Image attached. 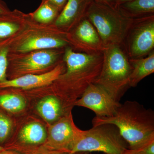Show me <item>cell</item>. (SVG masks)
<instances>
[{
	"mask_svg": "<svg viewBox=\"0 0 154 154\" xmlns=\"http://www.w3.org/2000/svg\"><path fill=\"white\" fill-rule=\"evenodd\" d=\"M59 10L46 0H42L40 5L36 11L30 14V17L36 22L48 23L56 19Z\"/></svg>",
	"mask_w": 154,
	"mask_h": 154,
	"instance_id": "ffe728a7",
	"label": "cell"
},
{
	"mask_svg": "<svg viewBox=\"0 0 154 154\" xmlns=\"http://www.w3.org/2000/svg\"><path fill=\"white\" fill-rule=\"evenodd\" d=\"M130 150L135 154H154V140L138 149Z\"/></svg>",
	"mask_w": 154,
	"mask_h": 154,
	"instance_id": "603a6c76",
	"label": "cell"
},
{
	"mask_svg": "<svg viewBox=\"0 0 154 154\" xmlns=\"http://www.w3.org/2000/svg\"><path fill=\"white\" fill-rule=\"evenodd\" d=\"M135 154L133 152H131V151L129 149H127L126 150V151L124 153V154Z\"/></svg>",
	"mask_w": 154,
	"mask_h": 154,
	"instance_id": "f546056e",
	"label": "cell"
},
{
	"mask_svg": "<svg viewBox=\"0 0 154 154\" xmlns=\"http://www.w3.org/2000/svg\"><path fill=\"white\" fill-rule=\"evenodd\" d=\"M91 1L96 3L115 5V0H91Z\"/></svg>",
	"mask_w": 154,
	"mask_h": 154,
	"instance_id": "4316f807",
	"label": "cell"
},
{
	"mask_svg": "<svg viewBox=\"0 0 154 154\" xmlns=\"http://www.w3.org/2000/svg\"><path fill=\"white\" fill-rule=\"evenodd\" d=\"M85 17L94 25L105 47L120 44L132 27L133 19L115 5L92 2Z\"/></svg>",
	"mask_w": 154,
	"mask_h": 154,
	"instance_id": "3957f363",
	"label": "cell"
},
{
	"mask_svg": "<svg viewBox=\"0 0 154 154\" xmlns=\"http://www.w3.org/2000/svg\"><path fill=\"white\" fill-rule=\"evenodd\" d=\"M129 62L131 67L129 87H136L144 78L154 72L153 52L144 58L132 59Z\"/></svg>",
	"mask_w": 154,
	"mask_h": 154,
	"instance_id": "5bb4252c",
	"label": "cell"
},
{
	"mask_svg": "<svg viewBox=\"0 0 154 154\" xmlns=\"http://www.w3.org/2000/svg\"><path fill=\"white\" fill-rule=\"evenodd\" d=\"M93 126L113 124L117 127L120 134L129 146L136 150L154 140V112L139 102L127 101L121 104L112 116H95Z\"/></svg>",
	"mask_w": 154,
	"mask_h": 154,
	"instance_id": "7a4b0ae2",
	"label": "cell"
},
{
	"mask_svg": "<svg viewBox=\"0 0 154 154\" xmlns=\"http://www.w3.org/2000/svg\"><path fill=\"white\" fill-rule=\"evenodd\" d=\"M5 149H4V148L2 146H1L0 145V152L4 150Z\"/></svg>",
	"mask_w": 154,
	"mask_h": 154,
	"instance_id": "4dcf8cb0",
	"label": "cell"
},
{
	"mask_svg": "<svg viewBox=\"0 0 154 154\" xmlns=\"http://www.w3.org/2000/svg\"><path fill=\"white\" fill-rule=\"evenodd\" d=\"M26 106L25 98L19 94H11L7 88H0V108L6 112L18 113Z\"/></svg>",
	"mask_w": 154,
	"mask_h": 154,
	"instance_id": "d6986e66",
	"label": "cell"
},
{
	"mask_svg": "<svg viewBox=\"0 0 154 154\" xmlns=\"http://www.w3.org/2000/svg\"><path fill=\"white\" fill-rule=\"evenodd\" d=\"M120 104L105 88L94 83L87 88L74 106L88 108L96 117H110L115 114Z\"/></svg>",
	"mask_w": 154,
	"mask_h": 154,
	"instance_id": "52a82bcc",
	"label": "cell"
},
{
	"mask_svg": "<svg viewBox=\"0 0 154 154\" xmlns=\"http://www.w3.org/2000/svg\"><path fill=\"white\" fill-rule=\"evenodd\" d=\"M102 52V70L94 83L105 88L119 102L129 87L131 66L118 45L106 46Z\"/></svg>",
	"mask_w": 154,
	"mask_h": 154,
	"instance_id": "5b68a950",
	"label": "cell"
},
{
	"mask_svg": "<svg viewBox=\"0 0 154 154\" xmlns=\"http://www.w3.org/2000/svg\"><path fill=\"white\" fill-rule=\"evenodd\" d=\"M24 16L17 11L0 14V41L11 38L18 32L20 26L18 21Z\"/></svg>",
	"mask_w": 154,
	"mask_h": 154,
	"instance_id": "ac0fdd59",
	"label": "cell"
},
{
	"mask_svg": "<svg viewBox=\"0 0 154 154\" xmlns=\"http://www.w3.org/2000/svg\"><path fill=\"white\" fill-rule=\"evenodd\" d=\"M131 1H132V0H115V6H117L120 4Z\"/></svg>",
	"mask_w": 154,
	"mask_h": 154,
	"instance_id": "83f0119b",
	"label": "cell"
},
{
	"mask_svg": "<svg viewBox=\"0 0 154 154\" xmlns=\"http://www.w3.org/2000/svg\"><path fill=\"white\" fill-rule=\"evenodd\" d=\"M75 126L71 112L61 117L50 128L46 147L51 150L70 153L74 143Z\"/></svg>",
	"mask_w": 154,
	"mask_h": 154,
	"instance_id": "ba28073f",
	"label": "cell"
},
{
	"mask_svg": "<svg viewBox=\"0 0 154 154\" xmlns=\"http://www.w3.org/2000/svg\"><path fill=\"white\" fill-rule=\"evenodd\" d=\"M36 109L42 117L48 122H55L66 115L60 101L54 95L42 98L38 102Z\"/></svg>",
	"mask_w": 154,
	"mask_h": 154,
	"instance_id": "9a60e30c",
	"label": "cell"
},
{
	"mask_svg": "<svg viewBox=\"0 0 154 154\" xmlns=\"http://www.w3.org/2000/svg\"><path fill=\"white\" fill-rule=\"evenodd\" d=\"M65 71L64 64L59 63L52 69L43 73L24 75L0 82V88L30 89L44 87L55 82Z\"/></svg>",
	"mask_w": 154,
	"mask_h": 154,
	"instance_id": "30bf717a",
	"label": "cell"
},
{
	"mask_svg": "<svg viewBox=\"0 0 154 154\" xmlns=\"http://www.w3.org/2000/svg\"><path fill=\"white\" fill-rule=\"evenodd\" d=\"M86 153L87 152H80L75 153H70L66 152L51 150H43L38 151L33 154H86Z\"/></svg>",
	"mask_w": 154,
	"mask_h": 154,
	"instance_id": "cb8c5ba5",
	"label": "cell"
},
{
	"mask_svg": "<svg viewBox=\"0 0 154 154\" xmlns=\"http://www.w3.org/2000/svg\"><path fill=\"white\" fill-rule=\"evenodd\" d=\"M133 29L128 43V52L132 59L143 56L154 47V16L141 18Z\"/></svg>",
	"mask_w": 154,
	"mask_h": 154,
	"instance_id": "9c48e42d",
	"label": "cell"
},
{
	"mask_svg": "<svg viewBox=\"0 0 154 154\" xmlns=\"http://www.w3.org/2000/svg\"><path fill=\"white\" fill-rule=\"evenodd\" d=\"M0 154H14V153L12 152L11 151L7 150L5 149L4 150L0 152Z\"/></svg>",
	"mask_w": 154,
	"mask_h": 154,
	"instance_id": "f1b7e54d",
	"label": "cell"
},
{
	"mask_svg": "<svg viewBox=\"0 0 154 154\" xmlns=\"http://www.w3.org/2000/svg\"><path fill=\"white\" fill-rule=\"evenodd\" d=\"M10 11L6 3L2 0H0V14H6Z\"/></svg>",
	"mask_w": 154,
	"mask_h": 154,
	"instance_id": "484cf974",
	"label": "cell"
},
{
	"mask_svg": "<svg viewBox=\"0 0 154 154\" xmlns=\"http://www.w3.org/2000/svg\"><path fill=\"white\" fill-rule=\"evenodd\" d=\"M67 44L66 40L60 37L47 33H36L22 38L16 46V51L24 54L35 51L60 48Z\"/></svg>",
	"mask_w": 154,
	"mask_h": 154,
	"instance_id": "8fae6325",
	"label": "cell"
},
{
	"mask_svg": "<svg viewBox=\"0 0 154 154\" xmlns=\"http://www.w3.org/2000/svg\"><path fill=\"white\" fill-rule=\"evenodd\" d=\"M128 17H144L154 13V0H132L116 6Z\"/></svg>",
	"mask_w": 154,
	"mask_h": 154,
	"instance_id": "e0dca14e",
	"label": "cell"
},
{
	"mask_svg": "<svg viewBox=\"0 0 154 154\" xmlns=\"http://www.w3.org/2000/svg\"><path fill=\"white\" fill-rule=\"evenodd\" d=\"M21 54L15 57L9 53L7 77L8 76L10 79L24 75L41 73L56 63L60 53L54 49H47Z\"/></svg>",
	"mask_w": 154,
	"mask_h": 154,
	"instance_id": "8992f818",
	"label": "cell"
},
{
	"mask_svg": "<svg viewBox=\"0 0 154 154\" xmlns=\"http://www.w3.org/2000/svg\"><path fill=\"white\" fill-rule=\"evenodd\" d=\"M6 112L0 108V145L2 146L8 140L12 130V121Z\"/></svg>",
	"mask_w": 154,
	"mask_h": 154,
	"instance_id": "7402d4cb",
	"label": "cell"
},
{
	"mask_svg": "<svg viewBox=\"0 0 154 154\" xmlns=\"http://www.w3.org/2000/svg\"><path fill=\"white\" fill-rule=\"evenodd\" d=\"M87 154H91V153L90 152H88L87 153Z\"/></svg>",
	"mask_w": 154,
	"mask_h": 154,
	"instance_id": "1f68e13d",
	"label": "cell"
},
{
	"mask_svg": "<svg viewBox=\"0 0 154 154\" xmlns=\"http://www.w3.org/2000/svg\"><path fill=\"white\" fill-rule=\"evenodd\" d=\"M47 134L44 127L37 122H32L25 125L19 134L20 141L25 144L37 145L45 142Z\"/></svg>",
	"mask_w": 154,
	"mask_h": 154,
	"instance_id": "2e32d148",
	"label": "cell"
},
{
	"mask_svg": "<svg viewBox=\"0 0 154 154\" xmlns=\"http://www.w3.org/2000/svg\"><path fill=\"white\" fill-rule=\"evenodd\" d=\"M91 0H67L63 8L55 19L56 26L69 28L74 23L80 22L85 17Z\"/></svg>",
	"mask_w": 154,
	"mask_h": 154,
	"instance_id": "4fadbf2b",
	"label": "cell"
},
{
	"mask_svg": "<svg viewBox=\"0 0 154 154\" xmlns=\"http://www.w3.org/2000/svg\"><path fill=\"white\" fill-rule=\"evenodd\" d=\"M55 6L60 11H61L67 0H46Z\"/></svg>",
	"mask_w": 154,
	"mask_h": 154,
	"instance_id": "d4e9b609",
	"label": "cell"
},
{
	"mask_svg": "<svg viewBox=\"0 0 154 154\" xmlns=\"http://www.w3.org/2000/svg\"><path fill=\"white\" fill-rule=\"evenodd\" d=\"M75 139L70 153L102 152L106 154H123L127 144L117 127L105 124L82 130L75 126Z\"/></svg>",
	"mask_w": 154,
	"mask_h": 154,
	"instance_id": "277c9868",
	"label": "cell"
},
{
	"mask_svg": "<svg viewBox=\"0 0 154 154\" xmlns=\"http://www.w3.org/2000/svg\"><path fill=\"white\" fill-rule=\"evenodd\" d=\"M11 38L0 41V82L7 79L8 54Z\"/></svg>",
	"mask_w": 154,
	"mask_h": 154,
	"instance_id": "44dd1931",
	"label": "cell"
},
{
	"mask_svg": "<svg viewBox=\"0 0 154 154\" xmlns=\"http://www.w3.org/2000/svg\"><path fill=\"white\" fill-rule=\"evenodd\" d=\"M74 35L78 44L88 53L103 51L105 49L96 28L85 17L80 21Z\"/></svg>",
	"mask_w": 154,
	"mask_h": 154,
	"instance_id": "7c38bea8",
	"label": "cell"
},
{
	"mask_svg": "<svg viewBox=\"0 0 154 154\" xmlns=\"http://www.w3.org/2000/svg\"><path fill=\"white\" fill-rule=\"evenodd\" d=\"M64 61L66 70L54 82L55 96L59 99L64 112H71L78 99L90 85L96 82L103 64L102 51L93 53L75 52L70 47L65 51Z\"/></svg>",
	"mask_w": 154,
	"mask_h": 154,
	"instance_id": "6da1fadb",
	"label": "cell"
}]
</instances>
